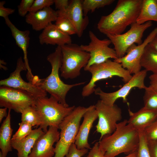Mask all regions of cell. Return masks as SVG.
Listing matches in <instances>:
<instances>
[{
	"instance_id": "cell-18",
	"label": "cell",
	"mask_w": 157,
	"mask_h": 157,
	"mask_svg": "<svg viewBox=\"0 0 157 157\" xmlns=\"http://www.w3.org/2000/svg\"><path fill=\"white\" fill-rule=\"evenodd\" d=\"M4 19L6 24L11 31L16 44L23 51L24 62L27 69V79L29 82H32L34 76L30 67L27 57V49L29 44L30 32L28 30L22 31L19 30L13 24L8 17Z\"/></svg>"
},
{
	"instance_id": "cell-45",
	"label": "cell",
	"mask_w": 157,
	"mask_h": 157,
	"mask_svg": "<svg viewBox=\"0 0 157 157\" xmlns=\"http://www.w3.org/2000/svg\"><path fill=\"white\" fill-rule=\"evenodd\" d=\"M0 157H2V154L1 151H0Z\"/></svg>"
},
{
	"instance_id": "cell-13",
	"label": "cell",
	"mask_w": 157,
	"mask_h": 157,
	"mask_svg": "<svg viewBox=\"0 0 157 157\" xmlns=\"http://www.w3.org/2000/svg\"><path fill=\"white\" fill-rule=\"evenodd\" d=\"M157 35V27L155 28L140 45L133 44L127 50L122 57L114 60L120 63L131 74H137L142 67L141 60L146 46Z\"/></svg>"
},
{
	"instance_id": "cell-29",
	"label": "cell",
	"mask_w": 157,
	"mask_h": 157,
	"mask_svg": "<svg viewBox=\"0 0 157 157\" xmlns=\"http://www.w3.org/2000/svg\"><path fill=\"white\" fill-rule=\"evenodd\" d=\"M55 24L60 30L69 35L76 34L74 26L67 18L58 16Z\"/></svg>"
},
{
	"instance_id": "cell-19",
	"label": "cell",
	"mask_w": 157,
	"mask_h": 157,
	"mask_svg": "<svg viewBox=\"0 0 157 157\" xmlns=\"http://www.w3.org/2000/svg\"><path fill=\"white\" fill-rule=\"evenodd\" d=\"M58 16L57 11L49 7L35 13L29 12L25 16V21L33 30L39 31L43 30L53 22H55Z\"/></svg>"
},
{
	"instance_id": "cell-43",
	"label": "cell",
	"mask_w": 157,
	"mask_h": 157,
	"mask_svg": "<svg viewBox=\"0 0 157 157\" xmlns=\"http://www.w3.org/2000/svg\"><path fill=\"white\" fill-rule=\"evenodd\" d=\"M135 151L133 153L127 155V156L123 157H135Z\"/></svg>"
},
{
	"instance_id": "cell-33",
	"label": "cell",
	"mask_w": 157,
	"mask_h": 157,
	"mask_svg": "<svg viewBox=\"0 0 157 157\" xmlns=\"http://www.w3.org/2000/svg\"><path fill=\"white\" fill-rule=\"evenodd\" d=\"M53 4V0H35L29 9V12L35 13L45 8L50 7Z\"/></svg>"
},
{
	"instance_id": "cell-26",
	"label": "cell",
	"mask_w": 157,
	"mask_h": 157,
	"mask_svg": "<svg viewBox=\"0 0 157 157\" xmlns=\"http://www.w3.org/2000/svg\"><path fill=\"white\" fill-rule=\"evenodd\" d=\"M21 120L32 126L40 127L42 124L40 116L33 106L27 107L21 113Z\"/></svg>"
},
{
	"instance_id": "cell-40",
	"label": "cell",
	"mask_w": 157,
	"mask_h": 157,
	"mask_svg": "<svg viewBox=\"0 0 157 157\" xmlns=\"http://www.w3.org/2000/svg\"><path fill=\"white\" fill-rule=\"evenodd\" d=\"M149 78L150 80L149 86L157 90V74H152Z\"/></svg>"
},
{
	"instance_id": "cell-8",
	"label": "cell",
	"mask_w": 157,
	"mask_h": 157,
	"mask_svg": "<svg viewBox=\"0 0 157 157\" xmlns=\"http://www.w3.org/2000/svg\"><path fill=\"white\" fill-rule=\"evenodd\" d=\"M90 42L88 44H81V48L88 52L90 58L86 66L84 68L87 71L91 66L103 63L110 58L115 60L118 58L116 51L109 47L111 44L109 39L100 40L92 31L89 32Z\"/></svg>"
},
{
	"instance_id": "cell-12",
	"label": "cell",
	"mask_w": 157,
	"mask_h": 157,
	"mask_svg": "<svg viewBox=\"0 0 157 157\" xmlns=\"http://www.w3.org/2000/svg\"><path fill=\"white\" fill-rule=\"evenodd\" d=\"M147 72L144 69L133 74L128 82L125 83L120 89L115 92H106L100 87H98L95 89L94 93L99 96L101 101L108 105H113L116 100L119 98L122 99L124 102H126L127 101V97L132 89L137 88L144 89L146 88L144 80Z\"/></svg>"
},
{
	"instance_id": "cell-16",
	"label": "cell",
	"mask_w": 157,
	"mask_h": 157,
	"mask_svg": "<svg viewBox=\"0 0 157 157\" xmlns=\"http://www.w3.org/2000/svg\"><path fill=\"white\" fill-rule=\"evenodd\" d=\"M56 11L58 16L66 17L70 21L75 28L76 35L81 37L89 22L88 16L85 17L83 15L82 0L71 1L67 9Z\"/></svg>"
},
{
	"instance_id": "cell-5",
	"label": "cell",
	"mask_w": 157,
	"mask_h": 157,
	"mask_svg": "<svg viewBox=\"0 0 157 157\" xmlns=\"http://www.w3.org/2000/svg\"><path fill=\"white\" fill-rule=\"evenodd\" d=\"M89 106L75 107L59 126L60 138L55 147L54 157H64L72 144L74 143L80 127V122Z\"/></svg>"
},
{
	"instance_id": "cell-28",
	"label": "cell",
	"mask_w": 157,
	"mask_h": 157,
	"mask_svg": "<svg viewBox=\"0 0 157 157\" xmlns=\"http://www.w3.org/2000/svg\"><path fill=\"white\" fill-rule=\"evenodd\" d=\"M144 90L143 107L148 109L157 111V90L149 86H146Z\"/></svg>"
},
{
	"instance_id": "cell-2",
	"label": "cell",
	"mask_w": 157,
	"mask_h": 157,
	"mask_svg": "<svg viewBox=\"0 0 157 157\" xmlns=\"http://www.w3.org/2000/svg\"><path fill=\"white\" fill-rule=\"evenodd\" d=\"M139 140V132L125 119L117 124L112 133L99 140V148L104 157H115L122 153L128 155L136 151Z\"/></svg>"
},
{
	"instance_id": "cell-15",
	"label": "cell",
	"mask_w": 157,
	"mask_h": 157,
	"mask_svg": "<svg viewBox=\"0 0 157 157\" xmlns=\"http://www.w3.org/2000/svg\"><path fill=\"white\" fill-rule=\"evenodd\" d=\"M58 129L56 127L49 126L47 131L37 141L28 157H54L53 145L60 138Z\"/></svg>"
},
{
	"instance_id": "cell-11",
	"label": "cell",
	"mask_w": 157,
	"mask_h": 157,
	"mask_svg": "<svg viewBox=\"0 0 157 157\" xmlns=\"http://www.w3.org/2000/svg\"><path fill=\"white\" fill-rule=\"evenodd\" d=\"M36 99L24 90L4 86L0 87V106L21 113L33 106Z\"/></svg>"
},
{
	"instance_id": "cell-31",
	"label": "cell",
	"mask_w": 157,
	"mask_h": 157,
	"mask_svg": "<svg viewBox=\"0 0 157 157\" xmlns=\"http://www.w3.org/2000/svg\"><path fill=\"white\" fill-rule=\"evenodd\" d=\"M19 127L12 137V141H20L32 132V126L29 124L22 122L19 123Z\"/></svg>"
},
{
	"instance_id": "cell-23",
	"label": "cell",
	"mask_w": 157,
	"mask_h": 157,
	"mask_svg": "<svg viewBox=\"0 0 157 157\" xmlns=\"http://www.w3.org/2000/svg\"><path fill=\"white\" fill-rule=\"evenodd\" d=\"M11 110L8 109L7 116L0 128V148L2 157H6L8 153L12 150V136L13 130L11 125Z\"/></svg>"
},
{
	"instance_id": "cell-24",
	"label": "cell",
	"mask_w": 157,
	"mask_h": 157,
	"mask_svg": "<svg viewBox=\"0 0 157 157\" xmlns=\"http://www.w3.org/2000/svg\"><path fill=\"white\" fill-rule=\"evenodd\" d=\"M151 21L157 22V0H143L136 23L141 24Z\"/></svg>"
},
{
	"instance_id": "cell-7",
	"label": "cell",
	"mask_w": 157,
	"mask_h": 157,
	"mask_svg": "<svg viewBox=\"0 0 157 157\" xmlns=\"http://www.w3.org/2000/svg\"><path fill=\"white\" fill-rule=\"evenodd\" d=\"M62 54L60 76L65 79H73L79 76L81 71L88 64L89 53L79 46L71 43L61 46Z\"/></svg>"
},
{
	"instance_id": "cell-35",
	"label": "cell",
	"mask_w": 157,
	"mask_h": 157,
	"mask_svg": "<svg viewBox=\"0 0 157 157\" xmlns=\"http://www.w3.org/2000/svg\"><path fill=\"white\" fill-rule=\"evenodd\" d=\"M88 151V149H78L75 143H73L70 146L66 157H82L87 153Z\"/></svg>"
},
{
	"instance_id": "cell-39",
	"label": "cell",
	"mask_w": 157,
	"mask_h": 157,
	"mask_svg": "<svg viewBox=\"0 0 157 157\" xmlns=\"http://www.w3.org/2000/svg\"><path fill=\"white\" fill-rule=\"evenodd\" d=\"M89 153L92 157H104V153L99 149L98 142L95 143Z\"/></svg>"
},
{
	"instance_id": "cell-9",
	"label": "cell",
	"mask_w": 157,
	"mask_h": 157,
	"mask_svg": "<svg viewBox=\"0 0 157 157\" xmlns=\"http://www.w3.org/2000/svg\"><path fill=\"white\" fill-rule=\"evenodd\" d=\"M152 25L151 21L141 24L135 22L132 24L130 29L124 33L106 35L113 45L118 58L123 56L129 48L133 44H141L144 32Z\"/></svg>"
},
{
	"instance_id": "cell-25",
	"label": "cell",
	"mask_w": 157,
	"mask_h": 157,
	"mask_svg": "<svg viewBox=\"0 0 157 157\" xmlns=\"http://www.w3.org/2000/svg\"><path fill=\"white\" fill-rule=\"evenodd\" d=\"M142 67L147 72L157 74V51L149 44L145 47L141 60Z\"/></svg>"
},
{
	"instance_id": "cell-32",
	"label": "cell",
	"mask_w": 157,
	"mask_h": 157,
	"mask_svg": "<svg viewBox=\"0 0 157 157\" xmlns=\"http://www.w3.org/2000/svg\"><path fill=\"white\" fill-rule=\"evenodd\" d=\"M147 141L157 140V119L143 131Z\"/></svg>"
},
{
	"instance_id": "cell-21",
	"label": "cell",
	"mask_w": 157,
	"mask_h": 157,
	"mask_svg": "<svg viewBox=\"0 0 157 157\" xmlns=\"http://www.w3.org/2000/svg\"><path fill=\"white\" fill-rule=\"evenodd\" d=\"M129 118L128 123L139 132L144 129L157 119V111L145 108L144 107L135 112L128 109Z\"/></svg>"
},
{
	"instance_id": "cell-1",
	"label": "cell",
	"mask_w": 157,
	"mask_h": 157,
	"mask_svg": "<svg viewBox=\"0 0 157 157\" xmlns=\"http://www.w3.org/2000/svg\"><path fill=\"white\" fill-rule=\"evenodd\" d=\"M143 0H119L113 11L102 16L97 28L106 35L122 34L127 27L136 22Z\"/></svg>"
},
{
	"instance_id": "cell-36",
	"label": "cell",
	"mask_w": 157,
	"mask_h": 157,
	"mask_svg": "<svg viewBox=\"0 0 157 157\" xmlns=\"http://www.w3.org/2000/svg\"><path fill=\"white\" fill-rule=\"evenodd\" d=\"M5 3V1L0 2V16L4 19L8 17L9 15L14 13L15 11L14 9L5 7L4 5Z\"/></svg>"
},
{
	"instance_id": "cell-14",
	"label": "cell",
	"mask_w": 157,
	"mask_h": 157,
	"mask_svg": "<svg viewBox=\"0 0 157 157\" xmlns=\"http://www.w3.org/2000/svg\"><path fill=\"white\" fill-rule=\"evenodd\" d=\"M26 70V65L20 57L17 60L15 70L8 78L0 81V86H6L24 90L31 94L36 99L47 96V92L41 88L29 82H26L22 78L21 72Z\"/></svg>"
},
{
	"instance_id": "cell-27",
	"label": "cell",
	"mask_w": 157,
	"mask_h": 157,
	"mask_svg": "<svg viewBox=\"0 0 157 157\" xmlns=\"http://www.w3.org/2000/svg\"><path fill=\"white\" fill-rule=\"evenodd\" d=\"M113 0H84L82 1V6L84 16H87L89 12L92 13L97 9L111 4Z\"/></svg>"
},
{
	"instance_id": "cell-20",
	"label": "cell",
	"mask_w": 157,
	"mask_h": 157,
	"mask_svg": "<svg viewBox=\"0 0 157 157\" xmlns=\"http://www.w3.org/2000/svg\"><path fill=\"white\" fill-rule=\"evenodd\" d=\"M39 39L41 44L61 46L72 43L70 35L63 32L52 23L43 30L39 36Z\"/></svg>"
},
{
	"instance_id": "cell-34",
	"label": "cell",
	"mask_w": 157,
	"mask_h": 157,
	"mask_svg": "<svg viewBox=\"0 0 157 157\" xmlns=\"http://www.w3.org/2000/svg\"><path fill=\"white\" fill-rule=\"evenodd\" d=\"M34 1V0H22L17 7L19 15L22 17H25L29 13Z\"/></svg>"
},
{
	"instance_id": "cell-42",
	"label": "cell",
	"mask_w": 157,
	"mask_h": 157,
	"mask_svg": "<svg viewBox=\"0 0 157 157\" xmlns=\"http://www.w3.org/2000/svg\"><path fill=\"white\" fill-rule=\"evenodd\" d=\"M149 44L153 49L157 51V35Z\"/></svg>"
},
{
	"instance_id": "cell-30",
	"label": "cell",
	"mask_w": 157,
	"mask_h": 157,
	"mask_svg": "<svg viewBox=\"0 0 157 157\" xmlns=\"http://www.w3.org/2000/svg\"><path fill=\"white\" fill-rule=\"evenodd\" d=\"M140 140L135 151V157H150L148 142L143 131L139 132Z\"/></svg>"
},
{
	"instance_id": "cell-6",
	"label": "cell",
	"mask_w": 157,
	"mask_h": 157,
	"mask_svg": "<svg viewBox=\"0 0 157 157\" xmlns=\"http://www.w3.org/2000/svg\"><path fill=\"white\" fill-rule=\"evenodd\" d=\"M87 71L91 74L92 77L89 83L82 89L81 95L84 97L89 96L94 92L96 83L98 81L116 76L121 78L126 83L132 76L120 63L110 59L100 64L92 65Z\"/></svg>"
},
{
	"instance_id": "cell-3",
	"label": "cell",
	"mask_w": 157,
	"mask_h": 157,
	"mask_svg": "<svg viewBox=\"0 0 157 157\" xmlns=\"http://www.w3.org/2000/svg\"><path fill=\"white\" fill-rule=\"evenodd\" d=\"M47 59L51 66L50 74L46 78L42 79L37 76H35L32 83L49 93L65 106L69 107L66 100L68 92L73 87L83 85L85 82L68 84L64 83L60 79L59 71L62 64L61 46H57L55 51L47 56Z\"/></svg>"
},
{
	"instance_id": "cell-10",
	"label": "cell",
	"mask_w": 157,
	"mask_h": 157,
	"mask_svg": "<svg viewBox=\"0 0 157 157\" xmlns=\"http://www.w3.org/2000/svg\"><path fill=\"white\" fill-rule=\"evenodd\" d=\"M94 106L98 118L96 131L100 134V140L105 135L111 134L115 131L117 122L122 119V112L115 104L108 105L100 100Z\"/></svg>"
},
{
	"instance_id": "cell-38",
	"label": "cell",
	"mask_w": 157,
	"mask_h": 157,
	"mask_svg": "<svg viewBox=\"0 0 157 157\" xmlns=\"http://www.w3.org/2000/svg\"><path fill=\"white\" fill-rule=\"evenodd\" d=\"M147 142L150 157H157V140Z\"/></svg>"
},
{
	"instance_id": "cell-41",
	"label": "cell",
	"mask_w": 157,
	"mask_h": 157,
	"mask_svg": "<svg viewBox=\"0 0 157 157\" xmlns=\"http://www.w3.org/2000/svg\"><path fill=\"white\" fill-rule=\"evenodd\" d=\"M7 109L6 108H0V123L1 122L4 117L7 116Z\"/></svg>"
},
{
	"instance_id": "cell-22",
	"label": "cell",
	"mask_w": 157,
	"mask_h": 157,
	"mask_svg": "<svg viewBox=\"0 0 157 157\" xmlns=\"http://www.w3.org/2000/svg\"><path fill=\"white\" fill-rule=\"evenodd\" d=\"M45 133L39 127L33 130L28 135L22 140L11 141L12 147L17 151V157H28L37 141Z\"/></svg>"
},
{
	"instance_id": "cell-44",
	"label": "cell",
	"mask_w": 157,
	"mask_h": 157,
	"mask_svg": "<svg viewBox=\"0 0 157 157\" xmlns=\"http://www.w3.org/2000/svg\"><path fill=\"white\" fill-rule=\"evenodd\" d=\"M86 157H92V156L89 153L88 155H87V156Z\"/></svg>"
},
{
	"instance_id": "cell-4",
	"label": "cell",
	"mask_w": 157,
	"mask_h": 157,
	"mask_svg": "<svg viewBox=\"0 0 157 157\" xmlns=\"http://www.w3.org/2000/svg\"><path fill=\"white\" fill-rule=\"evenodd\" d=\"M33 106L41 119L42 124L40 127L45 133L48 131V127L58 129L64 118L75 107L74 106L66 107L51 96L49 97L46 96L37 99Z\"/></svg>"
},
{
	"instance_id": "cell-37",
	"label": "cell",
	"mask_w": 157,
	"mask_h": 157,
	"mask_svg": "<svg viewBox=\"0 0 157 157\" xmlns=\"http://www.w3.org/2000/svg\"><path fill=\"white\" fill-rule=\"evenodd\" d=\"M53 2L56 9L58 10H62L68 7L70 1L68 0H54Z\"/></svg>"
},
{
	"instance_id": "cell-17",
	"label": "cell",
	"mask_w": 157,
	"mask_h": 157,
	"mask_svg": "<svg viewBox=\"0 0 157 157\" xmlns=\"http://www.w3.org/2000/svg\"><path fill=\"white\" fill-rule=\"evenodd\" d=\"M83 117V121L80 126L74 143L78 149H91L88 142V135L94 122L98 117L94 105L89 106Z\"/></svg>"
}]
</instances>
